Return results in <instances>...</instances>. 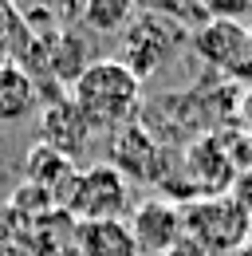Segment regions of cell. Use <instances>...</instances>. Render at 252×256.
Masks as SVG:
<instances>
[{
  "label": "cell",
  "mask_w": 252,
  "mask_h": 256,
  "mask_svg": "<svg viewBox=\"0 0 252 256\" xmlns=\"http://www.w3.org/2000/svg\"><path fill=\"white\" fill-rule=\"evenodd\" d=\"M79 256H138L126 221H83L75 228Z\"/></svg>",
  "instance_id": "11"
},
{
  "label": "cell",
  "mask_w": 252,
  "mask_h": 256,
  "mask_svg": "<svg viewBox=\"0 0 252 256\" xmlns=\"http://www.w3.org/2000/svg\"><path fill=\"white\" fill-rule=\"evenodd\" d=\"M40 12L56 24V28H71L83 12V0H40Z\"/></svg>",
  "instance_id": "16"
},
{
  "label": "cell",
  "mask_w": 252,
  "mask_h": 256,
  "mask_svg": "<svg viewBox=\"0 0 252 256\" xmlns=\"http://www.w3.org/2000/svg\"><path fill=\"white\" fill-rule=\"evenodd\" d=\"M44 64H48V75H52L56 83H67V87H71V83L94 64L91 60V44L83 40V32H75V28H56L52 40H48Z\"/></svg>",
  "instance_id": "10"
},
{
  "label": "cell",
  "mask_w": 252,
  "mask_h": 256,
  "mask_svg": "<svg viewBox=\"0 0 252 256\" xmlns=\"http://www.w3.org/2000/svg\"><path fill=\"white\" fill-rule=\"evenodd\" d=\"M40 142L44 146H52V150H60L63 158L75 162V154L87 146V138H91V126H87V118L79 114V106L71 102L67 91H56L52 102H44V110H40Z\"/></svg>",
  "instance_id": "8"
},
{
  "label": "cell",
  "mask_w": 252,
  "mask_h": 256,
  "mask_svg": "<svg viewBox=\"0 0 252 256\" xmlns=\"http://www.w3.org/2000/svg\"><path fill=\"white\" fill-rule=\"evenodd\" d=\"M67 95L91 130H122L142 110V79L118 60H94L67 87Z\"/></svg>",
  "instance_id": "1"
},
{
  "label": "cell",
  "mask_w": 252,
  "mask_h": 256,
  "mask_svg": "<svg viewBox=\"0 0 252 256\" xmlns=\"http://www.w3.org/2000/svg\"><path fill=\"white\" fill-rule=\"evenodd\" d=\"M182 236H189L209 256H228L236 244L248 240V217L232 205L228 193L197 197V201L182 205Z\"/></svg>",
  "instance_id": "3"
},
{
  "label": "cell",
  "mask_w": 252,
  "mask_h": 256,
  "mask_svg": "<svg viewBox=\"0 0 252 256\" xmlns=\"http://www.w3.org/2000/svg\"><path fill=\"white\" fill-rule=\"evenodd\" d=\"M178 44H182L178 20H170V16H162V12H150V16L134 20L122 32V60H118V64L130 67L138 79H150L158 67L174 56Z\"/></svg>",
  "instance_id": "4"
},
{
  "label": "cell",
  "mask_w": 252,
  "mask_h": 256,
  "mask_svg": "<svg viewBox=\"0 0 252 256\" xmlns=\"http://www.w3.org/2000/svg\"><path fill=\"white\" fill-rule=\"evenodd\" d=\"M4 4H8V8H16V4H28V0H4Z\"/></svg>",
  "instance_id": "19"
},
{
  "label": "cell",
  "mask_w": 252,
  "mask_h": 256,
  "mask_svg": "<svg viewBox=\"0 0 252 256\" xmlns=\"http://www.w3.org/2000/svg\"><path fill=\"white\" fill-rule=\"evenodd\" d=\"M110 166L126 182H166V150L154 142L146 122H130L110 138Z\"/></svg>",
  "instance_id": "5"
},
{
  "label": "cell",
  "mask_w": 252,
  "mask_h": 256,
  "mask_svg": "<svg viewBox=\"0 0 252 256\" xmlns=\"http://www.w3.org/2000/svg\"><path fill=\"white\" fill-rule=\"evenodd\" d=\"M126 224L138 244V256H166L182 240V205H174L166 197H150L130 213Z\"/></svg>",
  "instance_id": "7"
},
{
  "label": "cell",
  "mask_w": 252,
  "mask_h": 256,
  "mask_svg": "<svg viewBox=\"0 0 252 256\" xmlns=\"http://www.w3.org/2000/svg\"><path fill=\"white\" fill-rule=\"evenodd\" d=\"M248 240H252V221H248Z\"/></svg>",
  "instance_id": "20"
},
{
  "label": "cell",
  "mask_w": 252,
  "mask_h": 256,
  "mask_svg": "<svg viewBox=\"0 0 252 256\" xmlns=\"http://www.w3.org/2000/svg\"><path fill=\"white\" fill-rule=\"evenodd\" d=\"M228 256H252V240H244V244H236Z\"/></svg>",
  "instance_id": "18"
},
{
  "label": "cell",
  "mask_w": 252,
  "mask_h": 256,
  "mask_svg": "<svg viewBox=\"0 0 252 256\" xmlns=\"http://www.w3.org/2000/svg\"><path fill=\"white\" fill-rule=\"evenodd\" d=\"M0 4H4V0H0Z\"/></svg>",
  "instance_id": "21"
},
{
  "label": "cell",
  "mask_w": 252,
  "mask_h": 256,
  "mask_svg": "<svg viewBox=\"0 0 252 256\" xmlns=\"http://www.w3.org/2000/svg\"><path fill=\"white\" fill-rule=\"evenodd\" d=\"M193 48L205 64H213L224 75H252V36L232 20H205L193 36Z\"/></svg>",
  "instance_id": "6"
},
{
  "label": "cell",
  "mask_w": 252,
  "mask_h": 256,
  "mask_svg": "<svg viewBox=\"0 0 252 256\" xmlns=\"http://www.w3.org/2000/svg\"><path fill=\"white\" fill-rule=\"evenodd\" d=\"M24 178H28V186H40L44 193L56 190V201H60L71 186V178H75V162L63 158L52 146H44V142H36L24 158Z\"/></svg>",
  "instance_id": "12"
},
{
  "label": "cell",
  "mask_w": 252,
  "mask_h": 256,
  "mask_svg": "<svg viewBox=\"0 0 252 256\" xmlns=\"http://www.w3.org/2000/svg\"><path fill=\"white\" fill-rule=\"evenodd\" d=\"M186 174L189 182H193V190L197 197H220V193H228L232 186V178H236V170H232V158H228V150H220L217 138H197L193 146L186 150Z\"/></svg>",
  "instance_id": "9"
},
{
  "label": "cell",
  "mask_w": 252,
  "mask_h": 256,
  "mask_svg": "<svg viewBox=\"0 0 252 256\" xmlns=\"http://www.w3.org/2000/svg\"><path fill=\"white\" fill-rule=\"evenodd\" d=\"M228 197H232V205H236V209H240V213L252 221V170H240V174L232 178Z\"/></svg>",
  "instance_id": "17"
},
{
  "label": "cell",
  "mask_w": 252,
  "mask_h": 256,
  "mask_svg": "<svg viewBox=\"0 0 252 256\" xmlns=\"http://www.w3.org/2000/svg\"><path fill=\"white\" fill-rule=\"evenodd\" d=\"M197 4H201L205 20H232V24H240L252 12V0H197Z\"/></svg>",
  "instance_id": "15"
},
{
  "label": "cell",
  "mask_w": 252,
  "mask_h": 256,
  "mask_svg": "<svg viewBox=\"0 0 252 256\" xmlns=\"http://www.w3.org/2000/svg\"><path fill=\"white\" fill-rule=\"evenodd\" d=\"M60 205L79 224L83 221H122V213L130 209V182L110 162H98L91 170H75L67 193L60 197Z\"/></svg>",
  "instance_id": "2"
},
{
  "label": "cell",
  "mask_w": 252,
  "mask_h": 256,
  "mask_svg": "<svg viewBox=\"0 0 252 256\" xmlns=\"http://www.w3.org/2000/svg\"><path fill=\"white\" fill-rule=\"evenodd\" d=\"M134 12H138V0H83L79 20L87 28H94V32L122 36L134 24Z\"/></svg>",
  "instance_id": "14"
},
{
  "label": "cell",
  "mask_w": 252,
  "mask_h": 256,
  "mask_svg": "<svg viewBox=\"0 0 252 256\" xmlns=\"http://www.w3.org/2000/svg\"><path fill=\"white\" fill-rule=\"evenodd\" d=\"M40 106V87L24 67L0 64V122H20Z\"/></svg>",
  "instance_id": "13"
}]
</instances>
